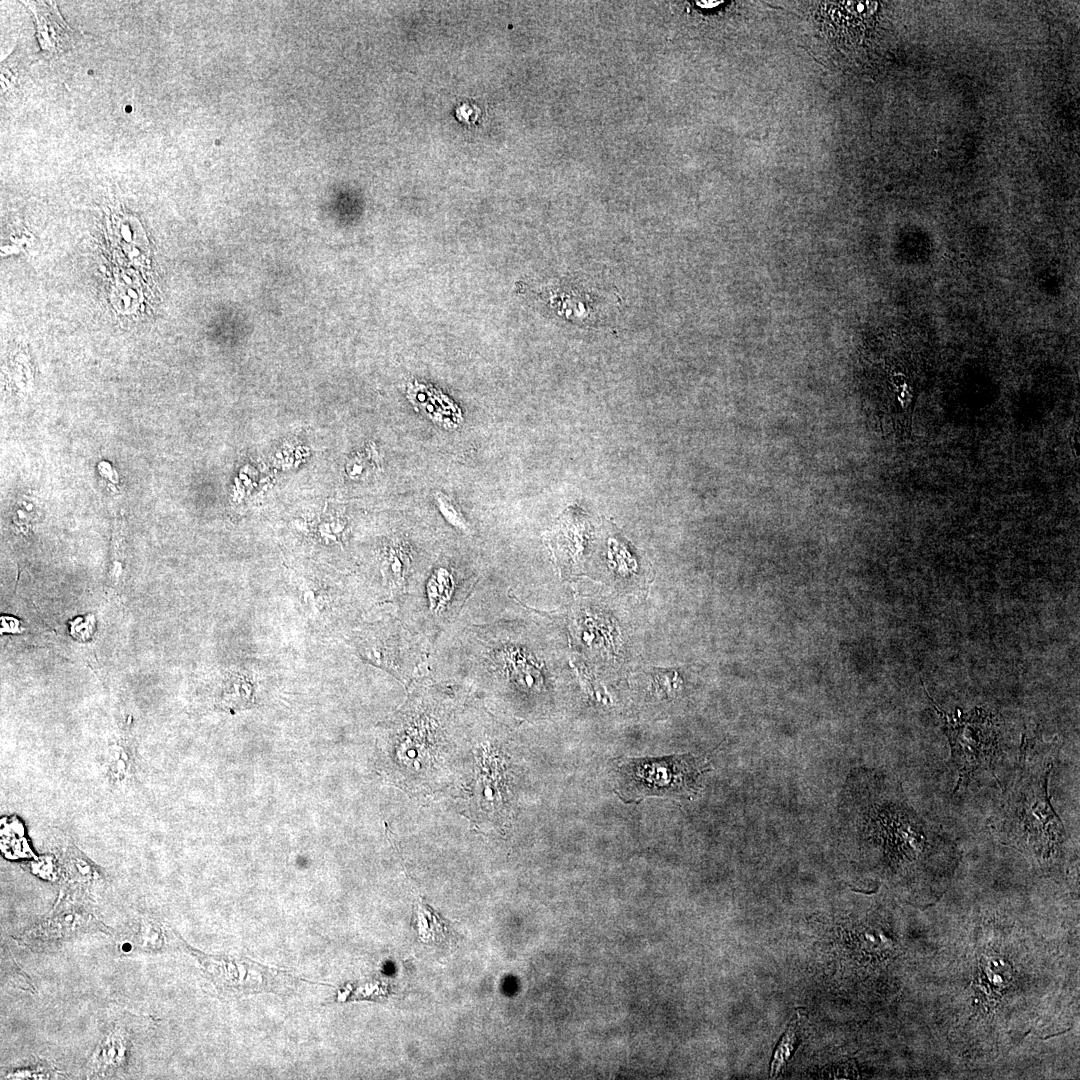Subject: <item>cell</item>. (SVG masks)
I'll list each match as a JSON object with an SVG mask.
<instances>
[{
  "label": "cell",
  "instance_id": "obj_2",
  "mask_svg": "<svg viewBox=\"0 0 1080 1080\" xmlns=\"http://www.w3.org/2000/svg\"><path fill=\"white\" fill-rule=\"evenodd\" d=\"M704 771V761L691 754L629 759L619 766L617 792L627 801L648 796L690 798Z\"/></svg>",
  "mask_w": 1080,
  "mask_h": 1080
},
{
  "label": "cell",
  "instance_id": "obj_10",
  "mask_svg": "<svg viewBox=\"0 0 1080 1080\" xmlns=\"http://www.w3.org/2000/svg\"><path fill=\"white\" fill-rule=\"evenodd\" d=\"M436 497L441 511L445 514L448 520L451 521L454 525L459 526L460 528H465L466 526L464 518H462L459 510L456 509V506H454L452 502L448 498L444 497L442 494H440V496L437 495Z\"/></svg>",
  "mask_w": 1080,
  "mask_h": 1080
},
{
  "label": "cell",
  "instance_id": "obj_3",
  "mask_svg": "<svg viewBox=\"0 0 1080 1080\" xmlns=\"http://www.w3.org/2000/svg\"><path fill=\"white\" fill-rule=\"evenodd\" d=\"M933 707L944 724L951 760L959 776L958 789L981 770L990 769L997 750L995 723L991 714L979 708L947 713L935 703Z\"/></svg>",
  "mask_w": 1080,
  "mask_h": 1080
},
{
  "label": "cell",
  "instance_id": "obj_8",
  "mask_svg": "<svg viewBox=\"0 0 1080 1080\" xmlns=\"http://www.w3.org/2000/svg\"><path fill=\"white\" fill-rule=\"evenodd\" d=\"M799 1025L800 1018L798 1017L792 1021L779 1042L772 1058L770 1076L776 1077L787 1064L798 1040Z\"/></svg>",
  "mask_w": 1080,
  "mask_h": 1080
},
{
  "label": "cell",
  "instance_id": "obj_7",
  "mask_svg": "<svg viewBox=\"0 0 1080 1080\" xmlns=\"http://www.w3.org/2000/svg\"><path fill=\"white\" fill-rule=\"evenodd\" d=\"M412 926L419 941L425 944H442L455 936L450 923L424 902L413 909Z\"/></svg>",
  "mask_w": 1080,
  "mask_h": 1080
},
{
  "label": "cell",
  "instance_id": "obj_4",
  "mask_svg": "<svg viewBox=\"0 0 1080 1080\" xmlns=\"http://www.w3.org/2000/svg\"><path fill=\"white\" fill-rule=\"evenodd\" d=\"M214 982L231 993L286 992L300 979L283 970L273 969L248 958L213 957L195 952Z\"/></svg>",
  "mask_w": 1080,
  "mask_h": 1080
},
{
  "label": "cell",
  "instance_id": "obj_9",
  "mask_svg": "<svg viewBox=\"0 0 1080 1080\" xmlns=\"http://www.w3.org/2000/svg\"><path fill=\"white\" fill-rule=\"evenodd\" d=\"M983 972L994 987L1003 989L1011 979L1010 967L997 959H987L983 963Z\"/></svg>",
  "mask_w": 1080,
  "mask_h": 1080
},
{
  "label": "cell",
  "instance_id": "obj_6",
  "mask_svg": "<svg viewBox=\"0 0 1080 1080\" xmlns=\"http://www.w3.org/2000/svg\"><path fill=\"white\" fill-rule=\"evenodd\" d=\"M23 3L35 17L36 36L44 58L62 55L75 45L76 32L64 21L53 2Z\"/></svg>",
  "mask_w": 1080,
  "mask_h": 1080
},
{
  "label": "cell",
  "instance_id": "obj_5",
  "mask_svg": "<svg viewBox=\"0 0 1080 1080\" xmlns=\"http://www.w3.org/2000/svg\"><path fill=\"white\" fill-rule=\"evenodd\" d=\"M475 583L471 576L464 577L456 570L437 566L428 577L420 576L412 590L415 599L422 600L417 608L423 609L426 628L444 626L459 612Z\"/></svg>",
  "mask_w": 1080,
  "mask_h": 1080
},
{
  "label": "cell",
  "instance_id": "obj_11",
  "mask_svg": "<svg viewBox=\"0 0 1080 1080\" xmlns=\"http://www.w3.org/2000/svg\"><path fill=\"white\" fill-rule=\"evenodd\" d=\"M2 631L12 632L19 631L18 621L13 618L2 617Z\"/></svg>",
  "mask_w": 1080,
  "mask_h": 1080
},
{
  "label": "cell",
  "instance_id": "obj_1",
  "mask_svg": "<svg viewBox=\"0 0 1080 1080\" xmlns=\"http://www.w3.org/2000/svg\"><path fill=\"white\" fill-rule=\"evenodd\" d=\"M1055 755L1052 744L1024 737L1014 781L993 824L998 836L1043 859L1053 855L1065 837L1048 794Z\"/></svg>",
  "mask_w": 1080,
  "mask_h": 1080
},
{
  "label": "cell",
  "instance_id": "obj_12",
  "mask_svg": "<svg viewBox=\"0 0 1080 1080\" xmlns=\"http://www.w3.org/2000/svg\"><path fill=\"white\" fill-rule=\"evenodd\" d=\"M720 3H721V1H698L697 2V4L699 6L704 7V8L714 7V6H717Z\"/></svg>",
  "mask_w": 1080,
  "mask_h": 1080
}]
</instances>
